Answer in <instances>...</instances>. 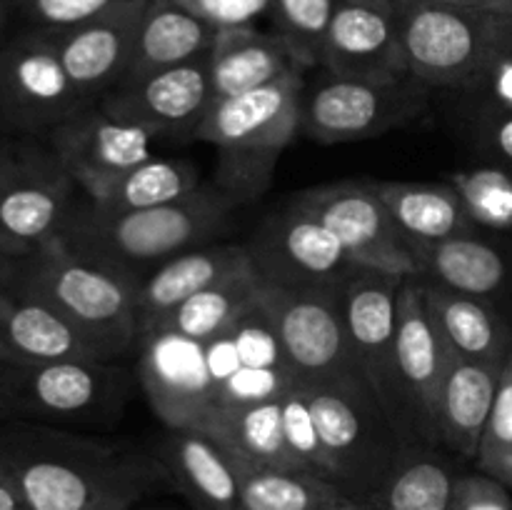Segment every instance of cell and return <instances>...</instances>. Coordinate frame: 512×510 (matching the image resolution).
Listing matches in <instances>:
<instances>
[{
    "label": "cell",
    "mask_w": 512,
    "mask_h": 510,
    "mask_svg": "<svg viewBox=\"0 0 512 510\" xmlns=\"http://www.w3.org/2000/svg\"><path fill=\"white\" fill-rule=\"evenodd\" d=\"M298 208L328 225L358 268L420 278L410 240L400 233L370 180H338L293 198Z\"/></svg>",
    "instance_id": "obj_12"
},
{
    "label": "cell",
    "mask_w": 512,
    "mask_h": 510,
    "mask_svg": "<svg viewBox=\"0 0 512 510\" xmlns=\"http://www.w3.org/2000/svg\"><path fill=\"white\" fill-rule=\"evenodd\" d=\"M458 475L433 445H405L365 505L370 510H450Z\"/></svg>",
    "instance_id": "obj_30"
},
{
    "label": "cell",
    "mask_w": 512,
    "mask_h": 510,
    "mask_svg": "<svg viewBox=\"0 0 512 510\" xmlns=\"http://www.w3.org/2000/svg\"><path fill=\"white\" fill-rule=\"evenodd\" d=\"M475 465L480 473L490 475L512 490V355L500 373L498 395L483 430Z\"/></svg>",
    "instance_id": "obj_36"
},
{
    "label": "cell",
    "mask_w": 512,
    "mask_h": 510,
    "mask_svg": "<svg viewBox=\"0 0 512 510\" xmlns=\"http://www.w3.org/2000/svg\"><path fill=\"white\" fill-rule=\"evenodd\" d=\"M428 85L413 75L368 80L315 68L300 95V133L323 145L380 138L413 123L428 108Z\"/></svg>",
    "instance_id": "obj_8"
},
{
    "label": "cell",
    "mask_w": 512,
    "mask_h": 510,
    "mask_svg": "<svg viewBox=\"0 0 512 510\" xmlns=\"http://www.w3.org/2000/svg\"><path fill=\"white\" fill-rule=\"evenodd\" d=\"M118 0H15V13L30 28L65 30L95 18Z\"/></svg>",
    "instance_id": "obj_38"
},
{
    "label": "cell",
    "mask_w": 512,
    "mask_h": 510,
    "mask_svg": "<svg viewBox=\"0 0 512 510\" xmlns=\"http://www.w3.org/2000/svg\"><path fill=\"white\" fill-rule=\"evenodd\" d=\"M400 3L440 5V8L470 10V13H498V15H512V0H400Z\"/></svg>",
    "instance_id": "obj_43"
},
{
    "label": "cell",
    "mask_w": 512,
    "mask_h": 510,
    "mask_svg": "<svg viewBox=\"0 0 512 510\" xmlns=\"http://www.w3.org/2000/svg\"><path fill=\"white\" fill-rule=\"evenodd\" d=\"M130 398L115 360L0 365V420L43 425H113Z\"/></svg>",
    "instance_id": "obj_7"
},
{
    "label": "cell",
    "mask_w": 512,
    "mask_h": 510,
    "mask_svg": "<svg viewBox=\"0 0 512 510\" xmlns=\"http://www.w3.org/2000/svg\"><path fill=\"white\" fill-rule=\"evenodd\" d=\"M475 133H478L480 143L493 153L498 165L512 173V110L485 105L480 110Z\"/></svg>",
    "instance_id": "obj_41"
},
{
    "label": "cell",
    "mask_w": 512,
    "mask_h": 510,
    "mask_svg": "<svg viewBox=\"0 0 512 510\" xmlns=\"http://www.w3.org/2000/svg\"><path fill=\"white\" fill-rule=\"evenodd\" d=\"M243 510H343L358 503L343 488L300 468H260L235 458Z\"/></svg>",
    "instance_id": "obj_33"
},
{
    "label": "cell",
    "mask_w": 512,
    "mask_h": 510,
    "mask_svg": "<svg viewBox=\"0 0 512 510\" xmlns=\"http://www.w3.org/2000/svg\"><path fill=\"white\" fill-rule=\"evenodd\" d=\"M238 205L218 188L203 185L175 203L138 210H105L78 203L60 238L78 253L140 280L185 250L208 245L223 233Z\"/></svg>",
    "instance_id": "obj_2"
},
{
    "label": "cell",
    "mask_w": 512,
    "mask_h": 510,
    "mask_svg": "<svg viewBox=\"0 0 512 510\" xmlns=\"http://www.w3.org/2000/svg\"><path fill=\"white\" fill-rule=\"evenodd\" d=\"M60 60L53 33L28 28L0 45V125L10 133L50 138L85 108Z\"/></svg>",
    "instance_id": "obj_10"
},
{
    "label": "cell",
    "mask_w": 512,
    "mask_h": 510,
    "mask_svg": "<svg viewBox=\"0 0 512 510\" xmlns=\"http://www.w3.org/2000/svg\"><path fill=\"white\" fill-rule=\"evenodd\" d=\"M260 285H263V278L255 265H245L185 300L158 325L155 333L178 335L193 343H213L230 333L253 310Z\"/></svg>",
    "instance_id": "obj_31"
},
{
    "label": "cell",
    "mask_w": 512,
    "mask_h": 510,
    "mask_svg": "<svg viewBox=\"0 0 512 510\" xmlns=\"http://www.w3.org/2000/svg\"><path fill=\"white\" fill-rule=\"evenodd\" d=\"M13 148H15V145H10L8 140H5V138H0V173H3L5 163H8V160H10V155H13Z\"/></svg>",
    "instance_id": "obj_48"
},
{
    "label": "cell",
    "mask_w": 512,
    "mask_h": 510,
    "mask_svg": "<svg viewBox=\"0 0 512 510\" xmlns=\"http://www.w3.org/2000/svg\"><path fill=\"white\" fill-rule=\"evenodd\" d=\"M420 278L455 293L493 300L512 280L508 253L483 233L455 235L438 243H413Z\"/></svg>",
    "instance_id": "obj_26"
},
{
    "label": "cell",
    "mask_w": 512,
    "mask_h": 510,
    "mask_svg": "<svg viewBox=\"0 0 512 510\" xmlns=\"http://www.w3.org/2000/svg\"><path fill=\"white\" fill-rule=\"evenodd\" d=\"M300 388L328 453L333 483L365 503L408 443L358 373L300 383Z\"/></svg>",
    "instance_id": "obj_5"
},
{
    "label": "cell",
    "mask_w": 512,
    "mask_h": 510,
    "mask_svg": "<svg viewBox=\"0 0 512 510\" xmlns=\"http://www.w3.org/2000/svg\"><path fill=\"white\" fill-rule=\"evenodd\" d=\"M130 510H178L175 505H168V503H155V505H135V508Z\"/></svg>",
    "instance_id": "obj_49"
},
{
    "label": "cell",
    "mask_w": 512,
    "mask_h": 510,
    "mask_svg": "<svg viewBox=\"0 0 512 510\" xmlns=\"http://www.w3.org/2000/svg\"><path fill=\"white\" fill-rule=\"evenodd\" d=\"M335 5L338 0H273L270 5L275 35L283 38L305 70H315L320 65Z\"/></svg>",
    "instance_id": "obj_35"
},
{
    "label": "cell",
    "mask_w": 512,
    "mask_h": 510,
    "mask_svg": "<svg viewBox=\"0 0 512 510\" xmlns=\"http://www.w3.org/2000/svg\"><path fill=\"white\" fill-rule=\"evenodd\" d=\"M248 250L263 283L280 288L340 290L358 268L338 235L293 200L265 218Z\"/></svg>",
    "instance_id": "obj_15"
},
{
    "label": "cell",
    "mask_w": 512,
    "mask_h": 510,
    "mask_svg": "<svg viewBox=\"0 0 512 510\" xmlns=\"http://www.w3.org/2000/svg\"><path fill=\"white\" fill-rule=\"evenodd\" d=\"M78 190L50 148H13L0 173V253L23 260L58 238Z\"/></svg>",
    "instance_id": "obj_11"
},
{
    "label": "cell",
    "mask_w": 512,
    "mask_h": 510,
    "mask_svg": "<svg viewBox=\"0 0 512 510\" xmlns=\"http://www.w3.org/2000/svg\"><path fill=\"white\" fill-rule=\"evenodd\" d=\"M0 468L28 510H130L173 488L155 450L0 420Z\"/></svg>",
    "instance_id": "obj_1"
},
{
    "label": "cell",
    "mask_w": 512,
    "mask_h": 510,
    "mask_svg": "<svg viewBox=\"0 0 512 510\" xmlns=\"http://www.w3.org/2000/svg\"><path fill=\"white\" fill-rule=\"evenodd\" d=\"M200 173L185 158H153L83 185L85 200L105 210H138L175 203L200 190Z\"/></svg>",
    "instance_id": "obj_29"
},
{
    "label": "cell",
    "mask_w": 512,
    "mask_h": 510,
    "mask_svg": "<svg viewBox=\"0 0 512 510\" xmlns=\"http://www.w3.org/2000/svg\"><path fill=\"white\" fill-rule=\"evenodd\" d=\"M428 313L453 358L505 365L512 355V328L490 300L455 293L420 278Z\"/></svg>",
    "instance_id": "obj_23"
},
{
    "label": "cell",
    "mask_w": 512,
    "mask_h": 510,
    "mask_svg": "<svg viewBox=\"0 0 512 510\" xmlns=\"http://www.w3.org/2000/svg\"><path fill=\"white\" fill-rule=\"evenodd\" d=\"M148 0H118L95 18L50 30L70 83L85 103H98L128 75Z\"/></svg>",
    "instance_id": "obj_17"
},
{
    "label": "cell",
    "mask_w": 512,
    "mask_h": 510,
    "mask_svg": "<svg viewBox=\"0 0 512 510\" xmlns=\"http://www.w3.org/2000/svg\"><path fill=\"white\" fill-rule=\"evenodd\" d=\"M53 360H110L98 343L45 300L15 283H0V365Z\"/></svg>",
    "instance_id": "obj_19"
},
{
    "label": "cell",
    "mask_w": 512,
    "mask_h": 510,
    "mask_svg": "<svg viewBox=\"0 0 512 510\" xmlns=\"http://www.w3.org/2000/svg\"><path fill=\"white\" fill-rule=\"evenodd\" d=\"M15 283L83 330L110 360L130 353L143 340L138 315L143 280L78 253L60 235L18 260Z\"/></svg>",
    "instance_id": "obj_3"
},
{
    "label": "cell",
    "mask_w": 512,
    "mask_h": 510,
    "mask_svg": "<svg viewBox=\"0 0 512 510\" xmlns=\"http://www.w3.org/2000/svg\"><path fill=\"white\" fill-rule=\"evenodd\" d=\"M280 395L215 408L200 425V430L213 435L225 450H230L243 463L260 465V468L305 470L285 440Z\"/></svg>",
    "instance_id": "obj_27"
},
{
    "label": "cell",
    "mask_w": 512,
    "mask_h": 510,
    "mask_svg": "<svg viewBox=\"0 0 512 510\" xmlns=\"http://www.w3.org/2000/svg\"><path fill=\"white\" fill-rule=\"evenodd\" d=\"M512 490L490 475L460 473L455 480L450 510H512Z\"/></svg>",
    "instance_id": "obj_39"
},
{
    "label": "cell",
    "mask_w": 512,
    "mask_h": 510,
    "mask_svg": "<svg viewBox=\"0 0 512 510\" xmlns=\"http://www.w3.org/2000/svg\"><path fill=\"white\" fill-rule=\"evenodd\" d=\"M250 263H253V258H250L248 245L208 243L200 245V248L185 250V253L158 265L140 283L138 315L143 340L150 333H155L158 325L175 308H180L185 300H190L195 293L210 288L213 283L223 280L225 275L235 273V270L245 268Z\"/></svg>",
    "instance_id": "obj_22"
},
{
    "label": "cell",
    "mask_w": 512,
    "mask_h": 510,
    "mask_svg": "<svg viewBox=\"0 0 512 510\" xmlns=\"http://www.w3.org/2000/svg\"><path fill=\"white\" fill-rule=\"evenodd\" d=\"M0 510H28V505L20 498L18 488H15L13 480L8 478L3 468H0Z\"/></svg>",
    "instance_id": "obj_44"
},
{
    "label": "cell",
    "mask_w": 512,
    "mask_h": 510,
    "mask_svg": "<svg viewBox=\"0 0 512 510\" xmlns=\"http://www.w3.org/2000/svg\"><path fill=\"white\" fill-rule=\"evenodd\" d=\"M15 268H18V260L0 253V283H8V280L15 275Z\"/></svg>",
    "instance_id": "obj_47"
},
{
    "label": "cell",
    "mask_w": 512,
    "mask_h": 510,
    "mask_svg": "<svg viewBox=\"0 0 512 510\" xmlns=\"http://www.w3.org/2000/svg\"><path fill=\"white\" fill-rule=\"evenodd\" d=\"M503 365L450 358L438 400L440 445L465 460H475L498 395Z\"/></svg>",
    "instance_id": "obj_25"
},
{
    "label": "cell",
    "mask_w": 512,
    "mask_h": 510,
    "mask_svg": "<svg viewBox=\"0 0 512 510\" xmlns=\"http://www.w3.org/2000/svg\"><path fill=\"white\" fill-rule=\"evenodd\" d=\"M308 70H295L268 85L215 100L195 138L218 148L215 188L235 205L268 188L280 153L300 133V95Z\"/></svg>",
    "instance_id": "obj_4"
},
{
    "label": "cell",
    "mask_w": 512,
    "mask_h": 510,
    "mask_svg": "<svg viewBox=\"0 0 512 510\" xmlns=\"http://www.w3.org/2000/svg\"><path fill=\"white\" fill-rule=\"evenodd\" d=\"M108 113L145 125L158 138L198 130L213 105L208 78V53L188 63L125 75L98 100Z\"/></svg>",
    "instance_id": "obj_16"
},
{
    "label": "cell",
    "mask_w": 512,
    "mask_h": 510,
    "mask_svg": "<svg viewBox=\"0 0 512 510\" xmlns=\"http://www.w3.org/2000/svg\"><path fill=\"white\" fill-rule=\"evenodd\" d=\"M400 233L413 243H438L455 235L483 233L470 220L458 190L445 183L370 180Z\"/></svg>",
    "instance_id": "obj_28"
},
{
    "label": "cell",
    "mask_w": 512,
    "mask_h": 510,
    "mask_svg": "<svg viewBox=\"0 0 512 510\" xmlns=\"http://www.w3.org/2000/svg\"><path fill=\"white\" fill-rule=\"evenodd\" d=\"M283 403V423H285V440H288L290 450L310 473H318L320 478L333 480V468H330L328 453H325L323 443H320L318 428L310 415L308 400H305L303 388L298 380H290L288 388L280 395Z\"/></svg>",
    "instance_id": "obj_37"
},
{
    "label": "cell",
    "mask_w": 512,
    "mask_h": 510,
    "mask_svg": "<svg viewBox=\"0 0 512 510\" xmlns=\"http://www.w3.org/2000/svg\"><path fill=\"white\" fill-rule=\"evenodd\" d=\"M155 453L173 488L193 510H243L235 455L213 435L195 428H170Z\"/></svg>",
    "instance_id": "obj_21"
},
{
    "label": "cell",
    "mask_w": 512,
    "mask_h": 510,
    "mask_svg": "<svg viewBox=\"0 0 512 510\" xmlns=\"http://www.w3.org/2000/svg\"><path fill=\"white\" fill-rule=\"evenodd\" d=\"M305 70L283 38L255 25L220 28L208 50V78L215 100L268 85L283 75Z\"/></svg>",
    "instance_id": "obj_24"
},
{
    "label": "cell",
    "mask_w": 512,
    "mask_h": 510,
    "mask_svg": "<svg viewBox=\"0 0 512 510\" xmlns=\"http://www.w3.org/2000/svg\"><path fill=\"white\" fill-rule=\"evenodd\" d=\"M318 68L368 80L408 75L398 13L338 0Z\"/></svg>",
    "instance_id": "obj_20"
},
{
    "label": "cell",
    "mask_w": 512,
    "mask_h": 510,
    "mask_svg": "<svg viewBox=\"0 0 512 510\" xmlns=\"http://www.w3.org/2000/svg\"><path fill=\"white\" fill-rule=\"evenodd\" d=\"M475 90H488V93L493 95V98L488 100V105L512 110V58L503 60V63H500Z\"/></svg>",
    "instance_id": "obj_42"
},
{
    "label": "cell",
    "mask_w": 512,
    "mask_h": 510,
    "mask_svg": "<svg viewBox=\"0 0 512 510\" xmlns=\"http://www.w3.org/2000/svg\"><path fill=\"white\" fill-rule=\"evenodd\" d=\"M403 283L405 278L400 275L355 268L340 285V310H343L345 338H348L355 373L370 385L398 433L400 405L398 393H395V335H398Z\"/></svg>",
    "instance_id": "obj_14"
},
{
    "label": "cell",
    "mask_w": 512,
    "mask_h": 510,
    "mask_svg": "<svg viewBox=\"0 0 512 510\" xmlns=\"http://www.w3.org/2000/svg\"><path fill=\"white\" fill-rule=\"evenodd\" d=\"M253 308L273 335L280 363L293 380L313 383L355 373L345 338L340 290L263 283Z\"/></svg>",
    "instance_id": "obj_9"
},
{
    "label": "cell",
    "mask_w": 512,
    "mask_h": 510,
    "mask_svg": "<svg viewBox=\"0 0 512 510\" xmlns=\"http://www.w3.org/2000/svg\"><path fill=\"white\" fill-rule=\"evenodd\" d=\"M458 190L470 220L480 230L508 233L512 230V173L503 165L458 170L448 178Z\"/></svg>",
    "instance_id": "obj_34"
},
{
    "label": "cell",
    "mask_w": 512,
    "mask_h": 510,
    "mask_svg": "<svg viewBox=\"0 0 512 510\" xmlns=\"http://www.w3.org/2000/svg\"><path fill=\"white\" fill-rule=\"evenodd\" d=\"M343 510H370V508L365 503H353V505H348V508H343Z\"/></svg>",
    "instance_id": "obj_50"
},
{
    "label": "cell",
    "mask_w": 512,
    "mask_h": 510,
    "mask_svg": "<svg viewBox=\"0 0 512 510\" xmlns=\"http://www.w3.org/2000/svg\"><path fill=\"white\" fill-rule=\"evenodd\" d=\"M215 35L218 28L185 10L183 5L173 0H148L128 75L150 73L200 58L210 50Z\"/></svg>",
    "instance_id": "obj_32"
},
{
    "label": "cell",
    "mask_w": 512,
    "mask_h": 510,
    "mask_svg": "<svg viewBox=\"0 0 512 510\" xmlns=\"http://www.w3.org/2000/svg\"><path fill=\"white\" fill-rule=\"evenodd\" d=\"M15 15V0H0V45L8 40V23Z\"/></svg>",
    "instance_id": "obj_45"
},
{
    "label": "cell",
    "mask_w": 512,
    "mask_h": 510,
    "mask_svg": "<svg viewBox=\"0 0 512 510\" xmlns=\"http://www.w3.org/2000/svg\"><path fill=\"white\" fill-rule=\"evenodd\" d=\"M398 23L408 75L430 90H475L512 58V15L400 3Z\"/></svg>",
    "instance_id": "obj_6"
},
{
    "label": "cell",
    "mask_w": 512,
    "mask_h": 510,
    "mask_svg": "<svg viewBox=\"0 0 512 510\" xmlns=\"http://www.w3.org/2000/svg\"><path fill=\"white\" fill-rule=\"evenodd\" d=\"M348 3H358V5H368V8H378V10H390V13H398L400 0H348Z\"/></svg>",
    "instance_id": "obj_46"
},
{
    "label": "cell",
    "mask_w": 512,
    "mask_h": 510,
    "mask_svg": "<svg viewBox=\"0 0 512 510\" xmlns=\"http://www.w3.org/2000/svg\"><path fill=\"white\" fill-rule=\"evenodd\" d=\"M193 15L203 18L213 28L253 25L255 18L270 10L273 0H173Z\"/></svg>",
    "instance_id": "obj_40"
},
{
    "label": "cell",
    "mask_w": 512,
    "mask_h": 510,
    "mask_svg": "<svg viewBox=\"0 0 512 510\" xmlns=\"http://www.w3.org/2000/svg\"><path fill=\"white\" fill-rule=\"evenodd\" d=\"M158 135L145 125L108 113L100 103L85 105L48 138V148L68 168L78 188L123 173L153 158Z\"/></svg>",
    "instance_id": "obj_18"
},
{
    "label": "cell",
    "mask_w": 512,
    "mask_h": 510,
    "mask_svg": "<svg viewBox=\"0 0 512 510\" xmlns=\"http://www.w3.org/2000/svg\"><path fill=\"white\" fill-rule=\"evenodd\" d=\"M453 355L428 313L420 278H405L395 335V393L405 443L438 445V400Z\"/></svg>",
    "instance_id": "obj_13"
}]
</instances>
